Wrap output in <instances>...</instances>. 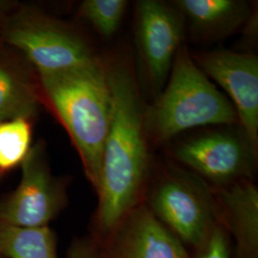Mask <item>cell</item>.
Listing matches in <instances>:
<instances>
[{"mask_svg": "<svg viewBox=\"0 0 258 258\" xmlns=\"http://www.w3.org/2000/svg\"><path fill=\"white\" fill-rule=\"evenodd\" d=\"M113 110L102 152L99 203L92 236L108 234L129 212L144 202L150 172L148 135L137 82L124 62L107 65Z\"/></svg>", "mask_w": 258, "mask_h": 258, "instance_id": "obj_1", "label": "cell"}, {"mask_svg": "<svg viewBox=\"0 0 258 258\" xmlns=\"http://www.w3.org/2000/svg\"><path fill=\"white\" fill-rule=\"evenodd\" d=\"M38 77L42 92L67 130L85 175L97 191L113 110L107 65L98 57L86 64Z\"/></svg>", "mask_w": 258, "mask_h": 258, "instance_id": "obj_2", "label": "cell"}, {"mask_svg": "<svg viewBox=\"0 0 258 258\" xmlns=\"http://www.w3.org/2000/svg\"><path fill=\"white\" fill-rule=\"evenodd\" d=\"M144 120L148 137L160 144L198 126L239 123L232 103L199 69L184 45L176 54L163 91L145 110Z\"/></svg>", "mask_w": 258, "mask_h": 258, "instance_id": "obj_3", "label": "cell"}, {"mask_svg": "<svg viewBox=\"0 0 258 258\" xmlns=\"http://www.w3.org/2000/svg\"><path fill=\"white\" fill-rule=\"evenodd\" d=\"M150 212L184 246L201 249L220 225L211 185L189 170L167 167L145 194Z\"/></svg>", "mask_w": 258, "mask_h": 258, "instance_id": "obj_4", "label": "cell"}, {"mask_svg": "<svg viewBox=\"0 0 258 258\" xmlns=\"http://www.w3.org/2000/svg\"><path fill=\"white\" fill-rule=\"evenodd\" d=\"M4 41L37 69L50 73L89 63L98 57L81 35L45 13L22 8L6 19Z\"/></svg>", "mask_w": 258, "mask_h": 258, "instance_id": "obj_5", "label": "cell"}, {"mask_svg": "<svg viewBox=\"0 0 258 258\" xmlns=\"http://www.w3.org/2000/svg\"><path fill=\"white\" fill-rule=\"evenodd\" d=\"M19 185L0 200V223L16 227L49 226L67 205L66 183L53 175L41 144L20 165Z\"/></svg>", "mask_w": 258, "mask_h": 258, "instance_id": "obj_6", "label": "cell"}, {"mask_svg": "<svg viewBox=\"0 0 258 258\" xmlns=\"http://www.w3.org/2000/svg\"><path fill=\"white\" fill-rule=\"evenodd\" d=\"M173 156L206 183L217 187L253 180L257 151L243 132L213 131L179 144Z\"/></svg>", "mask_w": 258, "mask_h": 258, "instance_id": "obj_7", "label": "cell"}, {"mask_svg": "<svg viewBox=\"0 0 258 258\" xmlns=\"http://www.w3.org/2000/svg\"><path fill=\"white\" fill-rule=\"evenodd\" d=\"M135 36L141 68L151 88L160 94L182 46L184 17L173 5L157 0L139 1Z\"/></svg>", "mask_w": 258, "mask_h": 258, "instance_id": "obj_8", "label": "cell"}, {"mask_svg": "<svg viewBox=\"0 0 258 258\" xmlns=\"http://www.w3.org/2000/svg\"><path fill=\"white\" fill-rule=\"evenodd\" d=\"M191 56L204 74L230 96L241 130L257 151V56L231 50H216Z\"/></svg>", "mask_w": 258, "mask_h": 258, "instance_id": "obj_9", "label": "cell"}, {"mask_svg": "<svg viewBox=\"0 0 258 258\" xmlns=\"http://www.w3.org/2000/svg\"><path fill=\"white\" fill-rule=\"evenodd\" d=\"M96 242L107 258H190L184 244L144 203Z\"/></svg>", "mask_w": 258, "mask_h": 258, "instance_id": "obj_10", "label": "cell"}, {"mask_svg": "<svg viewBox=\"0 0 258 258\" xmlns=\"http://www.w3.org/2000/svg\"><path fill=\"white\" fill-rule=\"evenodd\" d=\"M211 187L220 225L234 241L231 258H258V189L253 180Z\"/></svg>", "mask_w": 258, "mask_h": 258, "instance_id": "obj_11", "label": "cell"}, {"mask_svg": "<svg viewBox=\"0 0 258 258\" xmlns=\"http://www.w3.org/2000/svg\"><path fill=\"white\" fill-rule=\"evenodd\" d=\"M172 5L188 19L192 37L201 41L230 36L251 14L249 4L241 0H176Z\"/></svg>", "mask_w": 258, "mask_h": 258, "instance_id": "obj_12", "label": "cell"}, {"mask_svg": "<svg viewBox=\"0 0 258 258\" xmlns=\"http://www.w3.org/2000/svg\"><path fill=\"white\" fill-rule=\"evenodd\" d=\"M38 106V93L30 76L8 56L0 55V121L31 120Z\"/></svg>", "mask_w": 258, "mask_h": 258, "instance_id": "obj_13", "label": "cell"}, {"mask_svg": "<svg viewBox=\"0 0 258 258\" xmlns=\"http://www.w3.org/2000/svg\"><path fill=\"white\" fill-rule=\"evenodd\" d=\"M56 234L49 226L24 228L0 223V255L5 258H57Z\"/></svg>", "mask_w": 258, "mask_h": 258, "instance_id": "obj_14", "label": "cell"}, {"mask_svg": "<svg viewBox=\"0 0 258 258\" xmlns=\"http://www.w3.org/2000/svg\"><path fill=\"white\" fill-rule=\"evenodd\" d=\"M31 120L19 118L0 121V173L20 166L32 148Z\"/></svg>", "mask_w": 258, "mask_h": 258, "instance_id": "obj_15", "label": "cell"}, {"mask_svg": "<svg viewBox=\"0 0 258 258\" xmlns=\"http://www.w3.org/2000/svg\"><path fill=\"white\" fill-rule=\"evenodd\" d=\"M128 2L125 0H85L80 16L103 37H112L120 28Z\"/></svg>", "mask_w": 258, "mask_h": 258, "instance_id": "obj_16", "label": "cell"}, {"mask_svg": "<svg viewBox=\"0 0 258 258\" xmlns=\"http://www.w3.org/2000/svg\"><path fill=\"white\" fill-rule=\"evenodd\" d=\"M194 258H231L230 237L219 225L203 247L195 251Z\"/></svg>", "mask_w": 258, "mask_h": 258, "instance_id": "obj_17", "label": "cell"}, {"mask_svg": "<svg viewBox=\"0 0 258 258\" xmlns=\"http://www.w3.org/2000/svg\"><path fill=\"white\" fill-rule=\"evenodd\" d=\"M66 258H107L92 236L73 240L67 250Z\"/></svg>", "mask_w": 258, "mask_h": 258, "instance_id": "obj_18", "label": "cell"}, {"mask_svg": "<svg viewBox=\"0 0 258 258\" xmlns=\"http://www.w3.org/2000/svg\"><path fill=\"white\" fill-rule=\"evenodd\" d=\"M12 7V4L8 1H1L0 0V21L5 19L8 11Z\"/></svg>", "mask_w": 258, "mask_h": 258, "instance_id": "obj_19", "label": "cell"}, {"mask_svg": "<svg viewBox=\"0 0 258 258\" xmlns=\"http://www.w3.org/2000/svg\"><path fill=\"white\" fill-rule=\"evenodd\" d=\"M0 258H5V257H3V256H1V255H0Z\"/></svg>", "mask_w": 258, "mask_h": 258, "instance_id": "obj_20", "label": "cell"}]
</instances>
